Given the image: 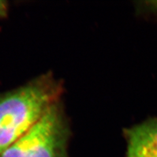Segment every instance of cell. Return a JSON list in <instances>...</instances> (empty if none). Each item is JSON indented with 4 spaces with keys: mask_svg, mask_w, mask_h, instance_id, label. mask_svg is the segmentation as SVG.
<instances>
[{
    "mask_svg": "<svg viewBox=\"0 0 157 157\" xmlns=\"http://www.w3.org/2000/svg\"><path fill=\"white\" fill-rule=\"evenodd\" d=\"M62 84L51 73L0 95V154L60 101Z\"/></svg>",
    "mask_w": 157,
    "mask_h": 157,
    "instance_id": "6da1fadb",
    "label": "cell"
},
{
    "mask_svg": "<svg viewBox=\"0 0 157 157\" xmlns=\"http://www.w3.org/2000/svg\"><path fill=\"white\" fill-rule=\"evenodd\" d=\"M70 133L59 101L0 157H68Z\"/></svg>",
    "mask_w": 157,
    "mask_h": 157,
    "instance_id": "7a4b0ae2",
    "label": "cell"
},
{
    "mask_svg": "<svg viewBox=\"0 0 157 157\" xmlns=\"http://www.w3.org/2000/svg\"><path fill=\"white\" fill-rule=\"evenodd\" d=\"M126 157H157V117L124 131Z\"/></svg>",
    "mask_w": 157,
    "mask_h": 157,
    "instance_id": "3957f363",
    "label": "cell"
},
{
    "mask_svg": "<svg viewBox=\"0 0 157 157\" xmlns=\"http://www.w3.org/2000/svg\"><path fill=\"white\" fill-rule=\"evenodd\" d=\"M8 4L6 1L0 0V18H5L7 16Z\"/></svg>",
    "mask_w": 157,
    "mask_h": 157,
    "instance_id": "277c9868",
    "label": "cell"
},
{
    "mask_svg": "<svg viewBox=\"0 0 157 157\" xmlns=\"http://www.w3.org/2000/svg\"><path fill=\"white\" fill-rule=\"evenodd\" d=\"M149 3H150V5H149V6L151 7V9L157 12V2H151Z\"/></svg>",
    "mask_w": 157,
    "mask_h": 157,
    "instance_id": "5b68a950",
    "label": "cell"
}]
</instances>
